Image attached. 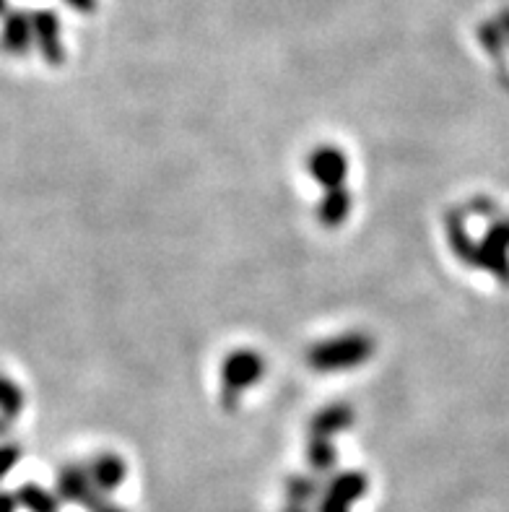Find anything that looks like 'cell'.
Listing matches in <instances>:
<instances>
[{
    "label": "cell",
    "mask_w": 509,
    "mask_h": 512,
    "mask_svg": "<svg viewBox=\"0 0 509 512\" xmlns=\"http://www.w3.org/2000/svg\"><path fill=\"white\" fill-rule=\"evenodd\" d=\"M374 354V341L367 333H343V336L328 338L307 351V364L315 372H338L351 370L367 362Z\"/></svg>",
    "instance_id": "1"
},
{
    "label": "cell",
    "mask_w": 509,
    "mask_h": 512,
    "mask_svg": "<svg viewBox=\"0 0 509 512\" xmlns=\"http://www.w3.org/2000/svg\"><path fill=\"white\" fill-rule=\"evenodd\" d=\"M265 372V362L258 351L237 349L221 362V406L234 411L239 406L242 390L260 383Z\"/></svg>",
    "instance_id": "2"
},
{
    "label": "cell",
    "mask_w": 509,
    "mask_h": 512,
    "mask_svg": "<svg viewBox=\"0 0 509 512\" xmlns=\"http://www.w3.org/2000/svg\"><path fill=\"white\" fill-rule=\"evenodd\" d=\"M507 247H509V234L507 224H494L486 234V240L478 245L476 255V266L491 271L497 279L507 281L509 284V258H507Z\"/></svg>",
    "instance_id": "3"
},
{
    "label": "cell",
    "mask_w": 509,
    "mask_h": 512,
    "mask_svg": "<svg viewBox=\"0 0 509 512\" xmlns=\"http://www.w3.org/2000/svg\"><path fill=\"white\" fill-rule=\"evenodd\" d=\"M34 24V45L42 52V58L50 65H63L65 50L63 39H60V21L52 11L32 13Z\"/></svg>",
    "instance_id": "4"
},
{
    "label": "cell",
    "mask_w": 509,
    "mask_h": 512,
    "mask_svg": "<svg viewBox=\"0 0 509 512\" xmlns=\"http://www.w3.org/2000/svg\"><path fill=\"white\" fill-rule=\"evenodd\" d=\"M307 169H310L312 177H315L325 190H333V188H343V180H346V172H348V162H346V156H343L338 149H333V146H323V149H317L315 154L307 159Z\"/></svg>",
    "instance_id": "5"
},
{
    "label": "cell",
    "mask_w": 509,
    "mask_h": 512,
    "mask_svg": "<svg viewBox=\"0 0 509 512\" xmlns=\"http://www.w3.org/2000/svg\"><path fill=\"white\" fill-rule=\"evenodd\" d=\"M58 492L68 502H84L89 507L102 505V497H97V487L89 476V468L68 466L58 476Z\"/></svg>",
    "instance_id": "6"
},
{
    "label": "cell",
    "mask_w": 509,
    "mask_h": 512,
    "mask_svg": "<svg viewBox=\"0 0 509 512\" xmlns=\"http://www.w3.org/2000/svg\"><path fill=\"white\" fill-rule=\"evenodd\" d=\"M0 45L11 55H24L29 47L34 45V24L32 13L13 11L3 16V26H0Z\"/></svg>",
    "instance_id": "7"
},
{
    "label": "cell",
    "mask_w": 509,
    "mask_h": 512,
    "mask_svg": "<svg viewBox=\"0 0 509 512\" xmlns=\"http://www.w3.org/2000/svg\"><path fill=\"white\" fill-rule=\"evenodd\" d=\"M351 424H354V409H348L346 403H330L312 416L310 435L330 440L333 435H341L343 429H348Z\"/></svg>",
    "instance_id": "8"
},
{
    "label": "cell",
    "mask_w": 509,
    "mask_h": 512,
    "mask_svg": "<svg viewBox=\"0 0 509 512\" xmlns=\"http://www.w3.org/2000/svg\"><path fill=\"white\" fill-rule=\"evenodd\" d=\"M351 214V193L346 188H333L323 195V201L317 206V219L328 229L341 227L346 216Z\"/></svg>",
    "instance_id": "9"
},
{
    "label": "cell",
    "mask_w": 509,
    "mask_h": 512,
    "mask_svg": "<svg viewBox=\"0 0 509 512\" xmlns=\"http://www.w3.org/2000/svg\"><path fill=\"white\" fill-rule=\"evenodd\" d=\"M445 227H447V240H450L452 253L458 255L463 263L468 266H476V255H478V245L471 240V234L465 229L463 224V216L458 211H450L445 219Z\"/></svg>",
    "instance_id": "10"
},
{
    "label": "cell",
    "mask_w": 509,
    "mask_h": 512,
    "mask_svg": "<svg viewBox=\"0 0 509 512\" xmlns=\"http://www.w3.org/2000/svg\"><path fill=\"white\" fill-rule=\"evenodd\" d=\"M89 476L94 481V487L102 489V492H110V489H115L125 479L123 458H117L115 453L99 455L97 461L89 466Z\"/></svg>",
    "instance_id": "11"
},
{
    "label": "cell",
    "mask_w": 509,
    "mask_h": 512,
    "mask_svg": "<svg viewBox=\"0 0 509 512\" xmlns=\"http://www.w3.org/2000/svg\"><path fill=\"white\" fill-rule=\"evenodd\" d=\"M21 411H24V390L0 375V419L13 422V419H19Z\"/></svg>",
    "instance_id": "12"
},
{
    "label": "cell",
    "mask_w": 509,
    "mask_h": 512,
    "mask_svg": "<svg viewBox=\"0 0 509 512\" xmlns=\"http://www.w3.org/2000/svg\"><path fill=\"white\" fill-rule=\"evenodd\" d=\"M16 502L29 512H58V500L45 489L34 487V484L21 487L19 494H16Z\"/></svg>",
    "instance_id": "13"
},
{
    "label": "cell",
    "mask_w": 509,
    "mask_h": 512,
    "mask_svg": "<svg viewBox=\"0 0 509 512\" xmlns=\"http://www.w3.org/2000/svg\"><path fill=\"white\" fill-rule=\"evenodd\" d=\"M364 489H367V479L361 474H341L333 479V484H330V494L336 497V500L341 502H354L356 497H361L364 494Z\"/></svg>",
    "instance_id": "14"
},
{
    "label": "cell",
    "mask_w": 509,
    "mask_h": 512,
    "mask_svg": "<svg viewBox=\"0 0 509 512\" xmlns=\"http://www.w3.org/2000/svg\"><path fill=\"white\" fill-rule=\"evenodd\" d=\"M307 461L317 468V471H328L336 466V448L328 437H310L307 442Z\"/></svg>",
    "instance_id": "15"
},
{
    "label": "cell",
    "mask_w": 509,
    "mask_h": 512,
    "mask_svg": "<svg viewBox=\"0 0 509 512\" xmlns=\"http://www.w3.org/2000/svg\"><path fill=\"white\" fill-rule=\"evenodd\" d=\"M21 461V448L11 445V442H3L0 445V479L6 474H11L13 466Z\"/></svg>",
    "instance_id": "16"
},
{
    "label": "cell",
    "mask_w": 509,
    "mask_h": 512,
    "mask_svg": "<svg viewBox=\"0 0 509 512\" xmlns=\"http://www.w3.org/2000/svg\"><path fill=\"white\" fill-rule=\"evenodd\" d=\"M286 492H289L294 500H307V497L315 492V484H312L307 476H291L289 484H286Z\"/></svg>",
    "instance_id": "17"
},
{
    "label": "cell",
    "mask_w": 509,
    "mask_h": 512,
    "mask_svg": "<svg viewBox=\"0 0 509 512\" xmlns=\"http://www.w3.org/2000/svg\"><path fill=\"white\" fill-rule=\"evenodd\" d=\"M8 424H11V422H6V419H0V435H6Z\"/></svg>",
    "instance_id": "18"
},
{
    "label": "cell",
    "mask_w": 509,
    "mask_h": 512,
    "mask_svg": "<svg viewBox=\"0 0 509 512\" xmlns=\"http://www.w3.org/2000/svg\"><path fill=\"white\" fill-rule=\"evenodd\" d=\"M6 6H8L6 0H0V16H6Z\"/></svg>",
    "instance_id": "19"
},
{
    "label": "cell",
    "mask_w": 509,
    "mask_h": 512,
    "mask_svg": "<svg viewBox=\"0 0 509 512\" xmlns=\"http://www.w3.org/2000/svg\"><path fill=\"white\" fill-rule=\"evenodd\" d=\"M99 512H120V510H115V507H99Z\"/></svg>",
    "instance_id": "20"
},
{
    "label": "cell",
    "mask_w": 509,
    "mask_h": 512,
    "mask_svg": "<svg viewBox=\"0 0 509 512\" xmlns=\"http://www.w3.org/2000/svg\"><path fill=\"white\" fill-rule=\"evenodd\" d=\"M507 234H509V221H507Z\"/></svg>",
    "instance_id": "21"
}]
</instances>
